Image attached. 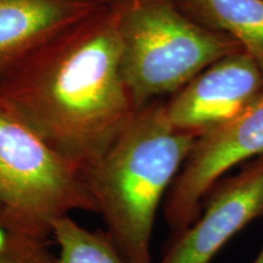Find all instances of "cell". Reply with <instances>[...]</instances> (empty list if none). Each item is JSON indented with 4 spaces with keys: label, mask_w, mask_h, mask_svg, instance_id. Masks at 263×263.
Wrapping results in <instances>:
<instances>
[{
    "label": "cell",
    "mask_w": 263,
    "mask_h": 263,
    "mask_svg": "<svg viewBox=\"0 0 263 263\" xmlns=\"http://www.w3.org/2000/svg\"><path fill=\"white\" fill-rule=\"evenodd\" d=\"M117 6L45 42L0 80V105L82 173L139 111L121 70Z\"/></svg>",
    "instance_id": "cell-1"
},
{
    "label": "cell",
    "mask_w": 263,
    "mask_h": 263,
    "mask_svg": "<svg viewBox=\"0 0 263 263\" xmlns=\"http://www.w3.org/2000/svg\"><path fill=\"white\" fill-rule=\"evenodd\" d=\"M196 138L176 129L164 104L154 101L83 172L104 232L127 263H155L151 240L157 213Z\"/></svg>",
    "instance_id": "cell-2"
},
{
    "label": "cell",
    "mask_w": 263,
    "mask_h": 263,
    "mask_svg": "<svg viewBox=\"0 0 263 263\" xmlns=\"http://www.w3.org/2000/svg\"><path fill=\"white\" fill-rule=\"evenodd\" d=\"M116 31L121 70L138 110L242 51L233 39L194 22L174 0H120Z\"/></svg>",
    "instance_id": "cell-3"
},
{
    "label": "cell",
    "mask_w": 263,
    "mask_h": 263,
    "mask_svg": "<svg viewBox=\"0 0 263 263\" xmlns=\"http://www.w3.org/2000/svg\"><path fill=\"white\" fill-rule=\"evenodd\" d=\"M74 211L97 213L83 173L0 105V227L48 241Z\"/></svg>",
    "instance_id": "cell-4"
},
{
    "label": "cell",
    "mask_w": 263,
    "mask_h": 263,
    "mask_svg": "<svg viewBox=\"0 0 263 263\" xmlns=\"http://www.w3.org/2000/svg\"><path fill=\"white\" fill-rule=\"evenodd\" d=\"M263 155V93L232 121L197 137L163 201L170 236L192 224L203 200L239 164Z\"/></svg>",
    "instance_id": "cell-5"
},
{
    "label": "cell",
    "mask_w": 263,
    "mask_h": 263,
    "mask_svg": "<svg viewBox=\"0 0 263 263\" xmlns=\"http://www.w3.org/2000/svg\"><path fill=\"white\" fill-rule=\"evenodd\" d=\"M263 216V155L210 190L192 224L170 236L156 263H211L238 233Z\"/></svg>",
    "instance_id": "cell-6"
},
{
    "label": "cell",
    "mask_w": 263,
    "mask_h": 263,
    "mask_svg": "<svg viewBox=\"0 0 263 263\" xmlns=\"http://www.w3.org/2000/svg\"><path fill=\"white\" fill-rule=\"evenodd\" d=\"M263 93V71L244 51L219 59L173 94L164 111L176 129L200 137L240 115Z\"/></svg>",
    "instance_id": "cell-7"
},
{
    "label": "cell",
    "mask_w": 263,
    "mask_h": 263,
    "mask_svg": "<svg viewBox=\"0 0 263 263\" xmlns=\"http://www.w3.org/2000/svg\"><path fill=\"white\" fill-rule=\"evenodd\" d=\"M120 0H0V80L29 52Z\"/></svg>",
    "instance_id": "cell-8"
},
{
    "label": "cell",
    "mask_w": 263,
    "mask_h": 263,
    "mask_svg": "<svg viewBox=\"0 0 263 263\" xmlns=\"http://www.w3.org/2000/svg\"><path fill=\"white\" fill-rule=\"evenodd\" d=\"M194 22L233 39L263 71V0H174Z\"/></svg>",
    "instance_id": "cell-9"
},
{
    "label": "cell",
    "mask_w": 263,
    "mask_h": 263,
    "mask_svg": "<svg viewBox=\"0 0 263 263\" xmlns=\"http://www.w3.org/2000/svg\"><path fill=\"white\" fill-rule=\"evenodd\" d=\"M51 239L60 263H127L104 230L85 228L71 216L54 223Z\"/></svg>",
    "instance_id": "cell-10"
},
{
    "label": "cell",
    "mask_w": 263,
    "mask_h": 263,
    "mask_svg": "<svg viewBox=\"0 0 263 263\" xmlns=\"http://www.w3.org/2000/svg\"><path fill=\"white\" fill-rule=\"evenodd\" d=\"M0 263H60L48 248V241L10 234L0 254Z\"/></svg>",
    "instance_id": "cell-11"
},
{
    "label": "cell",
    "mask_w": 263,
    "mask_h": 263,
    "mask_svg": "<svg viewBox=\"0 0 263 263\" xmlns=\"http://www.w3.org/2000/svg\"><path fill=\"white\" fill-rule=\"evenodd\" d=\"M9 236H10L9 233L6 232L3 227H0V254H2V251L4 250L6 244H8Z\"/></svg>",
    "instance_id": "cell-12"
},
{
    "label": "cell",
    "mask_w": 263,
    "mask_h": 263,
    "mask_svg": "<svg viewBox=\"0 0 263 263\" xmlns=\"http://www.w3.org/2000/svg\"><path fill=\"white\" fill-rule=\"evenodd\" d=\"M252 263H263V246H262V249L259 250V252L255 257L254 261H252Z\"/></svg>",
    "instance_id": "cell-13"
}]
</instances>
